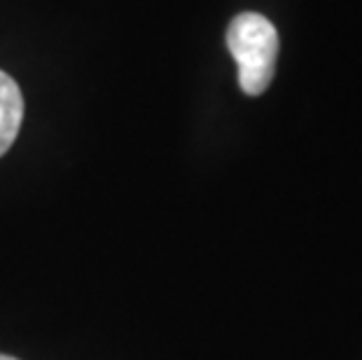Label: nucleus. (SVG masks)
<instances>
[{
  "mask_svg": "<svg viewBox=\"0 0 362 360\" xmlns=\"http://www.w3.org/2000/svg\"><path fill=\"white\" fill-rule=\"evenodd\" d=\"M0 360H17V358H10V356H0Z\"/></svg>",
  "mask_w": 362,
  "mask_h": 360,
  "instance_id": "7ed1b4c3",
  "label": "nucleus"
},
{
  "mask_svg": "<svg viewBox=\"0 0 362 360\" xmlns=\"http://www.w3.org/2000/svg\"><path fill=\"white\" fill-rule=\"evenodd\" d=\"M24 117V98L10 75L0 71V157L10 150Z\"/></svg>",
  "mask_w": 362,
  "mask_h": 360,
  "instance_id": "f03ea898",
  "label": "nucleus"
},
{
  "mask_svg": "<svg viewBox=\"0 0 362 360\" xmlns=\"http://www.w3.org/2000/svg\"><path fill=\"white\" fill-rule=\"evenodd\" d=\"M227 47L238 66V87L248 96L264 94L279 59V30L267 17L243 12L227 28Z\"/></svg>",
  "mask_w": 362,
  "mask_h": 360,
  "instance_id": "f257e3e1",
  "label": "nucleus"
}]
</instances>
